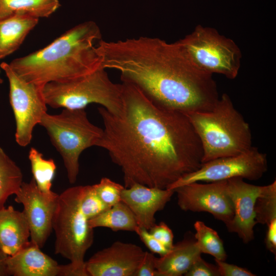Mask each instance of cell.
Instances as JSON below:
<instances>
[{
  "label": "cell",
  "instance_id": "ac0fdd59",
  "mask_svg": "<svg viewBox=\"0 0 276 276\" xmlns=\"http://www.w3.org/2000/svg\"><path fill=\"white\" fill-rule=\"evenodd\" d=\"M201 255L194 237H186L173 244L166 254L156 258L155 276L185 275Z\"/></svg>",
  "mask_w": 276,
  "mask_h": 276
},
{
  "label": "cell",
  "instance_id": "d6986e66",
  "mask_svg": "<svg viewBox=\"0 0 276 276\" xmlns=\"http://www.w3.org/2000/svg\"><path fill=\"white\" fill-rule=\"evenodd\" d=\"M39 18L14 15L0 19V59L17 50Z\"/></svg>",
  "mask_w": 276,
  "mask_h": 276
},
{
  "label": "cell",
  "instance_id": "2e32d148",
  "mask_svg": "<svg viewBox=\"0 0 276 276\" xmlns=\"http://www.w3.org/2000/svg\"><path fill=\"white\" fill-rule=\"evenodd\" d=\"M31 241L5 261L7 275L59 276L60 265Z\"/></svg>",
  "mask_w": 276,
  "mask_h": 276
},
{
  "label": "cell",
  "instance_id": "44dd1931",
  "mask_svg": "<svg viewBox=\"0 0 276 276\" xmlns=\"http://www.w3.org/2000/svg\"><path fill=\"white\" fill-rule=\"evenodd\" d=\"M88 223L93 229L103 227L115 232L125 231L135 233L139 228L133 213L122 201L89 220Z\"/></svg>",
  "mask_w": 276,
  "mask_h": 276
},
{
  "label": "cell",
  "instance_id": "52a82bcc",
  "mask_svg": "<svg viewBox=\"0 0 276 276\" xmlns=\"http://www.w3.org/2000/svg\"><path fill=\"white\" fill-rule=\"evenodd\" d=\"M83 186L70 187L58 195L52 230L54 251L74 265L85 268V256L94 239V229L80 208Z\"/></svg>",
  "mask_w": 276,
  "mask_h": 276
},
{
  "label": "cell",
  "instance_id": "8fae6325",
  "mask_svg": "<svg viewBox=\"0 0 276 276\" xmlns=\"http://www.w3.org/2000/svg\"><path fill=\"white\" fill-rule=\"evenodd\" d=\"M177 204L185 211L207 212L227 227L234 217L233 204L227 191V180L200 183L194 182L174 190Z\"/></svg>",
  "mask_w": 276,
  "mask_h": 276
},
{
  "label": "cell",
  "instance_id": "3957f363",
  "mask_svg": "<svg viewBox=\"0 0 276 276\" xmlns=\"http://www.w3.org/2000/svg\"><path fill=\"white\" fill-rule=\"evenodd\" d=\"M102 39L95 22H83L45 47L15 59L9 64L20 78L42 87L49 82L72 80L102 67L97 50Z\"/></svg>",
  "mask_w": 276,
  "mask_h": 276
},
{
  "label": "cell",
  "instance_id": "1f68e13d",
  "mask_svg": "<svg viewBox=\"0 0 276 276\" xmlns=\"http://www.w3.org/2000/svg\"><path fill=\"white\" fill-rule=\"evenodd\" d=\"M156 260L153 253L145 251L135 276H155Z\"/></svg>",
  "mask_w": 276,
  "mask_h": 276
},
{
  "label": "cell",
  "instance_id": "7c38bea8",
  "mask_svg": "<svg viewBox=\"0 0 276 276\" xmlns=\"http://www.w3.org/2000/svg\"><path fill=\"white\" fill-rule=\"evenodd\" d=\"M15 195V201L24 206L31 241L42 248L52 231L58 194L53 191L42 192L32 178L28 182L23 181Z\"/></svg>",
  "mask_w": 276,
  "mask_h": 276
},
{
  "label": "cell",
  "instance_id": "4fadbf2b",
  "mask_svg": "<svg viewBox=\"0 0 276 276\" xmlns=\"http://www.w3.org/2000/svg\"><path fill=\"white\" fill-rule=\"evenodd\" d=\"M145 251L136 244L117 241L85 261L86 270L88 276H135Z\"/></svg>",
  "mask_w": 276,
  "mask_h": 276
},
{
  "label": "cell",
  "instance_id": "277c9868",
  "mask_svg": "<svg viewBox=\"0 0 276 276\" xmlns=\"http://www.w3.org/2000/svg\"><path fill=\"white\" fill-rule=\"evenodd\" d=\"M187 116L200 140L202 163L239 154L252 146L250 127L225 93L211 110Z\"/></svg>",
  "mask_w": 276,
  "mask_h": 276
},
{
  "label": "cell",
  "instance_id": "603a6c76",
  "mask_svg": "<svg viewBox=\"0 0 276 276\" xmlns=\"http://www.w3.org/2000/svg\"><path fill=\"white\" fill-rule=\"evenodd\" d=\"M28 156L33 178L37 186L42 192H51L56 169L54 160L44 158L43 154L33 147L30 149Z\"/></svg>",
  "mask_w": 276,
  "mask_h": 276
},
{
  "label": "cell",
  "instance_id": "ba28073f",
  "mask_svg": "<svg viewBox=\"0 0 276 276\" xmlns=\"http://www.w3.org/2000/svg\"><path fill=\"white\" fill-rule=\"evenodd\" d=\"M190 59L200 69L229 79L237 77L241 66V51L231 38L214 28L201 25L177 41Z\"/></svg>",
  "mask_w": 276,
  "mask_h": 276
},
{
  "label": "cell",
  "instance_id": "9c48e42d",
  "mask_svg": "<svg viewBox=\"0 0 276 276\" xmlns=\"http://www.w3.org/2000/svg\"><path fill=\"white\" fill-rule=\"evenodd\" d=\"M0 66L9 83V101L16 123L15 141L19 146L26 147L31 142L34 127L47 112L43 87L20 78L9 63L2 62Z\"/></svg>",
  "mask_w": 276,
  "mask_h": 276
},
{
  "label": "cell",
  "instance_id": "30bf717a",
  "mask_svg": "<svg viewBox=\"0 0 276 276\" xmlns=\"http://www.w3.org/2000/svg\"><path fill=\"white\" fill-rule=\"evenodd\" d=\"M267 170L266 155L260 152L257 147L251 146L239 154L202 163L197 170L183 176L167 189L174 190L192 182H211L237 177L257 180Z\"/></svg>",
  "mask_w": 276,
  "mask_h": 276
},
{
  "label": "cell",
  "instance_id": "83f0119b",
  "mask_svg": "<svg viewBox=\"0 0 276 276\" xmlns=\"http://www.w3.org/2000/svg\"><path fill=\"white\" fill-rule=\"evenodd\" d=\"M135 233L151 252L163 256L170 250L159 242L149 230L139 227Z\"/></svg>",
  "mask_w": 276,
  "mask_h": 276
},
{
  "label": "cell",
  "instance_id": "7a4b0ae2",
  "mask_svg": "<svg viewBox=\"0 0 276 276\" xmlns=\"http://www.w3.org/2000/svg\"><path fill=\"white\" fill-rule=\"evenodd\" d=\"M102 67L157 105L186 115L211 110L219 96L213 75L199 68L178 42L141 36L97 45Z\"/></svg>",
  "mask_w": 276,
  "mask_h": 276
},
{
  "label": "cell",
  "instance_id": "4316f807",
  "mask_svg": "<svg viewBox=\"0 0 276 276\" xmlns=\"http://www.w3.org/2000/svg\"><path fill=\"white\" fill-rule=\"evenodd\" d=\"M101 200L109 206L121 201V194L124 186L107 177H103L99 182L93 185Z\"/></svg>",
  "mask_w": 276,
  "mask_h": 276
},
{
  "label": "cell",
  "instance_id": "5bb4252c",
  "mask_svg": "<svg viewBox=\"0 0 276 276\" xmlns=\"http://www.w3.org/2000/svg\"><path fill=\"white\" fill-rule=\"evenodd\" d=\"M263 186L245 182L243 178L227 180V191L234 207V214L230 224L226 227L229 232L235 233L247 243L254 238L255 204Z\"/></svg>",
  "mask_w": 276,
  "mask_h": 276
},
{
  "label": "cell",
  "instance_id": "d6a6232c",
  "mask_svg": "<svg viewBox=\"0 0 276 276\" xmlns=\"http://www.w3.org/2000/svg\"><path fill=\"white\" fill-rule=\"evenodd\" d=\"M266 248L274 255H276V221L267 225L265 240Z\"/></svg>",
  "mask_w": 276,
  "mask_h": 276
},
{
  "label": "cell",
  "instance_id": "8992f818",
  "mask_svg": "<svg viewBox=\"0 0 276 276\" xmlns=\"http://www.w3.org/2000/svg\"><path fill=\"white\" fill-rule=\"evenodd\" d=\"M39 125L60 154L69 182L74 183L79 172V159L85 149L97 146L103 129L88 120L85 109H63L59 114L45 113Z\"/></svg>",
  "mask_w": 276,
  "mask_h": 276
},
{
  "label": "cell",
  "instance_id": "7402d4cb",
  "mask_svg": "<svg viewBox=\"0 0 276 276\" xmlns=\"http://www.w3.org/2000/svg\"><path fill=\"white\" fill-rule=\"evenodd\" d=\"M22 182L20 169L0 146V209L10 196L17 193Z\"/></svg>",
  "mask_w": 276,
  "mask_h": 276
},
{
  "label": "cell",
  "instance_id": "836d02e7",
  "mask_svg": "<svg viewBox=\"0 0 276 276\" xmlns=\"http://www.w3.org/2000/svg\"><path fill=\"white\" fill-rule=\"evenodd\" d=\"M59 276H88L85 268L78 267L71 262L60 265Z\"/></svg>",
  "mask_w": 276,
  "mask_h": 276
},
{
  "label": "cell",
  "instance_id": "f546056e",
  "mask_svg": "<svg viewBox=\"0 0 276 276\" xmlns=\"http://www.w3.org/2000/svg\"><path fill=\"white\" fill-rule=\"evenodd\" d=\"M150 233L164 246L170 250L173 246V234L171 228L164 222L155 224Z\"/></svg>",
  "mask_w": 276,
  "mask_h": 276
},
{
  "label": "cell",
  "instance_id": "e575fe53",
  "mask_svg": "<svg viewBox=\"0 0 276 276\" xmlns=\"http://www.w3.org/2000/svg\"><path fill=\"white\" fill-rule=\"evenodd\" d=\"M7 257L0 250V276L7 275L5 264Z\"/></svg>",
  "mask_w": 276,
  "mask_h": 276
},
{
  "label": "cell",
  "instance_id": "ffe728a7",
  "mask_svg": "<svg viewBox=\"0 0 276 276\" xmlns=\"http://www.w3.org/2000/svg\"><path fill=\"white\" fill-rule=\"evenodd\" d=\"M60 6L58 0H0V19L14 15L48 17Z\"/></svg>",
  "mask_w": 276,
  "mask_h": 276
},
{
  "label": "cell",
  "instance_id": "d590c367",
  "mask_svg": "<svg viewBox=\"0 0 276 276\" xmlns=\"http://www.w3.org/2000/svg\"><path fill=\"white\" fill-rule=\"evenodd\" d=\"M3 79L1 78V77H0V84H1L2 83H3Z\"/></svg>",
  "mask_w": 276,
  "mask_h": 276
},
{
  "label": "cell",
  "instance_id": "9a60e30c",
  "mask_svg": "<svg viewBox=\"0 0 276 276\" xmlns=\"http://www.w3.org/2000/svg\"><path fill=\"white\" fill-rule=\"evenodd\" d=\"M174 191L135 183L124 188L121 201L133 213L139 227L149 230L155 224L156 213L164 209Z\"/></svg>",
  "mask_w": 276,
  "mask_h": 276
},
{
  "label": "cell",
  "instance_id": "484cf974",
  "mask_svg": "<svg viewBox=\"0 0 276 276\" xmlns=\"http://www.w3.org/2000/svg\"><path fill=\"white\" fill-rule=\"evenodd\" d=\"M98 195L94 185L83 186L80 201L81 210L89 220L109 209Z\"/></svg>",
  "mask_w": 276,
  "mask_h": 276
},
{
  "label": "cell",
  "instance_id": "cb8c5ba5",
  "mask_svg": "<svg viewBox=\"0 0 276 276\" xmlns=\"http://www.w3.org/2000/svg\"><path fill=\"white\" fill-rule=\"evenodd\" d=\"M194 238L201 253L209 254L220 261H225L227 255L222 240L217 232L201 221L194 224Z\"/></svg>",
  "mask_w": 276,
  "mask_h": 276
},
{
  "label": "cell",
  "instance_id": "5b68a950",
  "mask_svg": "<svg viewBox=\"0 0 276 276\" xmlns=\"http://www.w3.org/2000/svg\"><path fill=\"white\" fill-rule=\"evenodd\" d=\"M106 70L102 67L72 80L46 83L42 92L47 105L80 109L96 103L111 113L118 112L122 106V84L113 83Z\"/></svg>",
  "mask_w": 276,
  "mask_h": 276
},
{
  "label": "cell",
  "instance_id": "e0dca14e",
  "mask_svg": "<svg viewBox=\"0 0 276 276\" xmlns=\"http://www.w3.org/2000/svg\"><path fill=\"white\" fill-rule=\"evenodd\" d=\"M30 232L24 212L12 206L0 209V250L12 256L29 242Z\"/></svg>",
  "mask_w": 276,
  "mask_h": 276
},
{
  "label": "cell",
  "instance_id": "f1b7e54d",
  "mask_svg": "<svg viewBox=\"0 0 276 276\" xmlns=\"http://www.w3.org/2000/svg\"><path fill=\"white\" fill-rule=\"evenodd\" d=\"M185 275L220 276L216 265L206 262L201 257L195 260Z\"/></svg>",
  "mask_w": 276,
  "mask_h": 276
},
{
  "label": "cell",
  "instance_id": "d4e9b609",
  "mask_svg": "<svg viewBox=\"0 0 276 276\" xmlns=\"http://www.w3.org/2000/svg\"><path fill=\"white\" fill-rule=\"evenodd\" d=\"M257 223L269 224L276 221V181L263 186L255 204Z\"/></svg>",
  "mask_w": 276,
  "mask_h": 276
},
{
  "label": "cell",
  "instance_id": "6da1fadb",
  "mask_svg": "<svg viewBox=\"0 0 276 276\" xmlns=\"http://www.w3.org/2000/svg\"><path fill=\"white\" fill-rule=\"evenodd\" d=\"M121 84L119 111L98 108L104 128L97 146L121 168L124 187L167 189L199 169L202 147L187 116L157 105L131 83Z\"/></svg>",
  "mask_w": 276,
  "mask_h": 276
},
{
  "label": "cell",
  "instance_id": "4dcf8cb0",
  "mask_svg": "<svg viewBox=\"0 0 276 276\" xmlns=\"http://www.w3.org/2000/svg\"><path fill=\"white\" fill-rule=\"evenodd\" d=\"M220 276H255L256 274L247 269L234 264L227 263L225 261L215 259Z\"/></svg>",
  "mask_w": 276,
  "mask_h": 276
}]
</instances>
